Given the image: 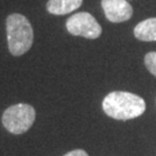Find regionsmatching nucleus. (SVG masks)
Listing matches in <instances>:
<instances>
[{
    "mask_svg": "<svg viewBox=\"0 0 156 156\" xmlns=\"http://www.w3.org/2000/svg\"><path fill=\"white\" fill-rule=\"evenodd\" d=\"M106 116L117 120H129L140 117L146 111V102L139 95L128 91H112L102 102Z\"/></svg>",
    "mask_w": 156,
    "mask_h": 156,
    "instance_id": "1",
    "label": "nucleus"
},
{
    "mask_svg": "<svg viewBox=\"0 0 156 156\" xmlns=\"http://www.w3.org/2000/svg\"><path fill=\"white\" fill-rule=\"evenodd\" d=\"M7 43L13 56L19 57L28 52L34 43V30L27 17L14 13L6 20Z\"/></svg>",
    "mask_w": 156,
    "mask_h": 156,
    "instance_id": "2",
    "label": "nucleus"
},
{
    "mask_svg": "<svg viewBox=\"0 0 156 156\" xmlns=\"http://www.w3.org/2000/svg\"><path fill=\"white\" fill-rule=\"evenodd\" d=\"M36 118V111L34 106L26 103H19L7 108L1 122L4 127L13 134H22L33 126Z\"/></svg>",
    "mask_w": 156,
    "mask_h": 156,
    "instance_id": "3",
    "label": "nucleus"
},
{
    "mask_svg": "<svg viewBox=\"0 0 156 156\" xmlns=\"http://www.w3.org/2000/svg\"><path fill=\"white\" fill-rule=\"evenodd\" d=\"M67 31L73 36H81L88 39L98 38L102 34V27L90 13H76L66 21Z\"/></svg>",
    "mask_w": 156,
    "mask_h": 156,
    "instance_id": "4",
    "label": "nucleus"
},
{
    "mask_svg": "<svg viewBox=\"0 0 156 156\" xmlns=\"http://www.w3.org/2000/svg\"><path fill=\"white\" fill-rule=\"evenodd\" d=\"M105 17L113 23L125 22L133 15V8L126 0H102Z\"/></svg>",
    "mask_w": 156,
    "mask_h": 156,
    "instance_id": "5",
    "label": "nucleus"
},
{
    "mask_svg": "<svg viewBox=\"0 0 156 156\" xmlns=\"http://www.w3.org/2000/svg\"><path fill=\"white\" fill-rule=\"evenodd\" d=\"M82 2L83 0H49L46 2V9L50 14L65 15L80 8Z\"/></svg>",
    "mask_w": 156,
    "mask_h": 156,
    "instance_id": "6",
    "label": "nucleus"
},
{
    "mask_svg": "<svg viewBox=\"0 0 156 156\" xmlns=\"http://www.w3.org/2000/svg\"><path fill=\"white\" fill-rule=\"evenodd\" d=\"M134 36L144 42L156 41V17H151L138 23L134 28Z\"/></svg>",
    "mask_w": 156,
    "mask_h": 156,
    "instance_id": "7",
    "label": "nucleus"
},
{
    "mask_svg": "<svg viewBox=\"0 0 156 156\" xmlns=\"http://www.w3.org/2000/svg\"><path fill=\"white\" fill-rule=\"evenodd\" d=\"M145 65L147 69L156 76V51L148 52L145 56Z\"/></svg>",
    "mask_w": 156,
    "mask_h": 156,
    "instance_id": "8",
    "label": "nucleus"
},
{
    "mask_svg": "<svg viewBox=\"0 0 156 156\" xmlns=\"http://www.w3.org/2000/svg\"><path fill=\"white\" fill-rule=\"evenodd\" d=\"M64 156H89V155L84 151H82V149H74V151H68Z\"/></svg>",
    "mask_w": 156,
    "mask_h": 156,
    "instance_id": "9",
    "label": "nucleus"
}]
</instances>
